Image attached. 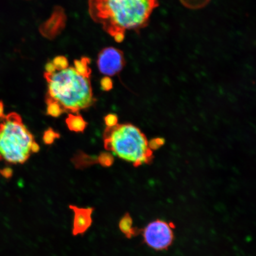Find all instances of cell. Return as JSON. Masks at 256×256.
I'll use <instances>...</instances> for the list:
<instances>
[{
  "label": "cell",
  "mask_w": 256,
  "mask_h": 256,
  "mask_svg": "<svg viewBox=\"0 0 256 256\" xmlns=\"http://www.w3.org/2000/svg\"><path fill=\"white\" fill-rule=\"evenodd\" d=\"M158 0H88L92 20L118 43L122 42L126 30L139 32L149 24Z\"/></svg>",
  "instance_id": "cell-1"
},
{
  "label": "cell",
  "mask_w": 256,
  "mask_h": 256,
  "mask_svg": "<svg viewBox=\"0 0 256 256\" xmlns=\"http://www.w3.org/2000/svg\"><path fill=\"white\" fill-rule=\"evenodd\" d=\"M90 76L78 72L74 66L44 72L48 83L46 101L56 102L65 112L79 114L80 110L91 107L96 101Z\"/></svg>",
  "instance_id": "cell-2"
},
{
  "label": "cell",
  "mask_w": 256,
  "mask_h": 256,
  "mask_svg": "<svg viewBox=\"0 0 256 256\" xmlns=\"http://www.w3.org/2000/svg\"><path fill=\"white\" fill-rule=\"evenodd\" d=\"M106 150L124 160L139 166L150 161L152 156L146 137L132 124L106 128L104 135Z\"/></svg>",
  "instance_id": "cell-3"
},
{
  "label": "cell",
  "mask_w": 256,
  "mask_h": 256,
  "mask_svg": "<svg viewBox=\"0 0 256 256\" xmlns=\"http://www.w3.org/2000/svg\"><path fill=\"white\" fill-rule=\"evenodd\" d=\"M34 142L20 114L12 112L0 122V162L24 164L30 158Z\"/></svg>",
  "instance_id": "cell-4"
},
{
  "label": "cell",
  "mask_w": 256,
  "mask_h": 256,
  "mask_svg": "<svg viewBox=\"0 0 256 256\" xmlns=\"http://www.w3.org/2000/svg\"><path fill=\"white\" fill-rule=\"evenodd\" d=\"M174 224L164 220H152L140 230L143 242L156 252L168 250L174 242Z\"/></svg>",
  "instance_id": "cell-5"
},
{
  "label": "cell",
  "mask_w": 256,
  "mask_h": 256,
  "mask_svg": "<svg viewBox=\"0 0 256 256\" xmlns=\"http://www.w3.org/2000/svg\"><path fill=\"white\" fill-rule=\"evenodd\" d=\"M97 64L102 74L107 76H114L122 71L126 60L122 51L114 47H108L98 53Z\"/></svg>",
  "instance_id": "cell-6"
},
{
  "label": "cell",
  "mask_w": 256,
  "mask_h": 256,
  "mask_svg": "<svg viewBox=\"0 0 256 256\" xmlns=\"http://www.w3.org/2000/svg\"><path fill=\"white\" fill-rule=\"evenodd\" d=\"M69 208L74 212L72 236L84 235L92 226V214L94 213V208H79L72 204H70Z\"/></svg>",
  "instance_id": "cell-7"
},
{
  "label": "cell",
  "mask_w": 256,
  "mask_h": 256,
  "mask_svg": "<svg viewBox=\"0 0 256 256\" xmlns=\"http://www.w3.org/2000/svg\"><path fill=\"white\" fill-rule=\"evenodd\" d=\"M119 228L127 239L136 238L140 234V230L134 226L132 216L129 213H126L121 218L119 222Z\"/></svg>",
  "instance_id": "cell-8"
},
{
  "label": "cell",
  "mask_w": 256,
  "mask_h": 256,
  "mask_svg": "<svg viewBox=\"0 0 256 256\" xmlns=\"http://www.w3.org/2000/svg\"><path fill=\"white\" fill-rule=\"evenodd\" d=\"M66 122L68 129L75 132H84L88 126L87 122L80 114H69Z\"/></svg>",
  "instance_id": "cell-9"
},
{
  "label": "cell",
  "mask_w": 256,
  "mask_h": 256,
  "mask_svg": "<svg viewBox=\"0 0 256 256\" xmlns=\"http://www.w3.org/2000/svg\"><path fill=\"white\" fill-rule=\"evenodd\" d=\"M72 161L78 169H84L98 163V156H89L82 152L76 153Z\"/></svg>",
  "instance_id": "cell-10"
},
{
  "label": "cell",
  "mask_w": 256,
  "mask_h": 256,
  "mask_svg": "<svg viewBox=\"0 0 256 256\" xmlns=\"http://www.w3.org/2000/svg\"><path fill=\"white\" fill-rule=\"evenodd\" d=\"M185 8L191 10L203 8L209 4L210 0H179Z\"/></svg>",
  "instance_id": "cell-11"
},
{
  "label": "cell",
  "mask_w": 256,
  "mask_h": 256,
  "mask_svg": "<svg viewBox=\"0 0 256 256\" xmlns=\"http://www.w3.org/2000/svg\"><path fill=\"white\" fill-rule=\"evenodd\" d=\"M47 104L46 114L54 118H58L64 113L63 108L56 102L46 101Z\"/></svg>",
  "instance_id": "cell-12"
},
{
  "label": "cell",
  "mask_w": 256,
  "mask_h": 256,
  "mask_svg": "<svg viewBox=\"0 0 256 256\" xmlns=\"http://www.w3.org/2000/svg\"><path fill=\"white\" fill-rule=\"evenodd\" d=\"M98 162L102 167L110 168L114 164V156L110 152H102L98 156Z\"/></svg>",
  "instance_id": "cell-13"
},
{
  "label": "cell",
  "mask_w": 256,
  "mask_h": 256,
  "mask_svg": "<svg viewBox=\"0 0 256 256\" xmlns=\"http://www.w3.org/2000/svg\"><path fill=\"white\" fill-rule=\"evenodd\" d=\"M60 137V134L54 130L52 128H48L44 131L43 136V142L46 145H51L56 139H59Z\"/></svg>",
  "instance_id": "cell-14"
},
{
  "label": "cell",
  "mask_w": 256,
  "mask_h": 256,
  "mask_svg": "<svg viewBox=\"0 0 256 256\" xmlns=\"http://www.w3.org/2000/svg\"><path fill=\"white\" fill-rule=\"evenodd\" d=\"M53 66L55 67L56 70L59 71L68 67V62L66 58L63 56H56L52 62Z\"/></svg>",
  "instance_id": "cell-15"
},
{
  "label": "cell",
  "mask_w": 256,
  "mask_h": 256,
  "mask_svg": "<svg viewBox=\"0 0 256 256\" xmlns=\"http://www.w3.org/2000/svg\"><path fill=\"white\" fill-rule=\"evenodd\" d=\"M104 120L108 128L116 126L118 124V117L116 114H108L104 117Z\"/></svg>",
  "instance_id": "cell-16"
},
{
  "label": "cell",
  "mask_w": 256,
  "mask_h": 256,
  "mask_svg": "<svg viewBox=\"0 0 256 256\" xmlns=\"http://www.w3.org/2000/svg\"><path fill=\"white\" fill-rule=\"evenodd\" d=\"M165 142L164 139L162 138L153 139L148 143V147L150 150H156L160 148Z\"/></svg>",
  "instance_id": "cell-17"
},
{
  "label": "cell",
  "mask_w": 256,
  "mask_h": 256,
  "mask_svg": "<svg viewBox=\"0 0 256 256\" xmlns=\"http://www.w3.org/2000/svg\"><path fill=\"white\" fill-rule=\"evenodd\" d=\"M100 84L102 90L104 91H110L112 88H113V82H112L110 76H106L102 78Z\"/></svg>",
  "instance_id": "cell-18"
},
{
  "label": "cell",
  "mask_w": 256,
  "mask_h": 256,
  "mask_svg": "<svg viewBox=\"0 0 256 256\" xmlns=\"http://www.w3.org/2000/svg\"><path fill=\"white\" fill-rule=\"evenodd\" d=\"M0 174L6 178H10L14 174V171L10 168H6L0 170Z\"/></svg>",
  "instance_id": "cell-19"
},
{
  "label": "cell",
  "mask_w": 256,
  "mask_h": 256,
  "mask_svg": "<svg viewBox=\"0 0 256 256\" xmlns=\"http://www.w3.org/2000/svg\"><path fill=\"white\" fill-rule=\"evenodd\" d=\"M5 116L4 104L2 100H0V122L4 120Z\"/></svg>",
  "instance_id": "cell-20"
},
{
  "label": "cell",
  "mask_w": 256,
  "mask_h": 256,
  "mask_svg": "<svg viewBox=\"0 0 256 256\" xmlns=\"http://www.w3.org/2000/svg\"><path fill=\"white\" fill-rule=\"evenodd\" d=\"M40 151V146L36 142H34L31 146V152L37 153Z\"/></svg>",
  "instance_id": "cell-21"
}]
</instances>
